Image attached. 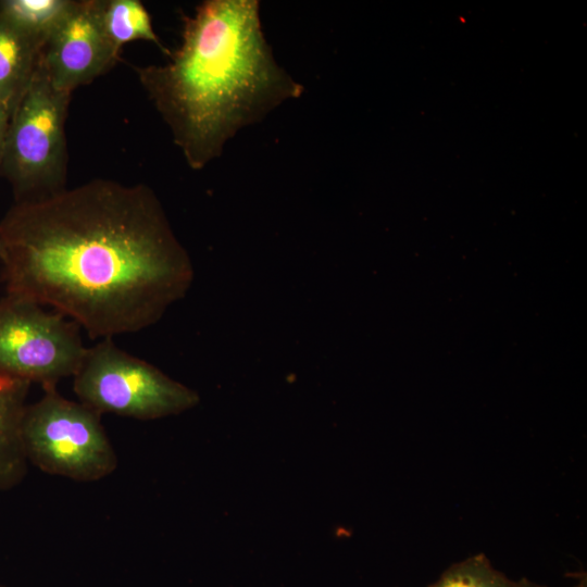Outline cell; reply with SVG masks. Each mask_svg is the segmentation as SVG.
Returning a JSON list of instances; mask_svg holds the SVG:
<instances>
[{"label": "cell", "mask_w": 587, "mask_h": 587, "mask_svg": "<svg viewBox=\"0 0 587 587\" xmlns=\"http://www.w3.org/2000/svg\"><path fill=\"white\" fill-rule=\"evenodd\" d=\"M72 0H1L0 17L27 36L46 43L73 5Z\"/></svg>", "instance_id": "cell-11"}, {"label": "cell", "mask_w": 587, "mask_h": 587, "mask_svg": "<svg viewBox=\"0 0 587 587\" xmlns=\"http://www.w3.org/2000/svg\"><path fill=\"white\" fill-rule=\"evenodd\" d=\"M30 383L0 374V492L20 485L28 460L22 439V421Z\"/></svg>", "instance_id": "cell-8"}, {"label": "cell", "mask_w": 587, "mask_h": 587, "mask_svg": "<svg viewBox=\"0 0 587 587\" xmlns=\"http://www.w3.org/2000/svg\"><path fill=\"white\" fill-rule=\"evenodd\" d=\"M135 71L193 170L220 157L240 129L303 92L273 55L258 0L203 1L184 18L170 61Z\"/></svg>", "instance_id": "cell-2"}, {"label": "cell", "mask_w": 587, "mask_h": 587, "mask_svg": "<svg viewBox=\"0 0 587 587\" xmlns=\"http://www.w3.org/2000/svg\"><path fill=\"white\" fill-rule=\"evenodd\" d=\"M43 43L0 17V102L15 107L39 62Z\"/></svg>", "instance_id": "cell-9"}, {"label": "cell", "mask_w": 587, "mask_h": 587, "mask_svg": "<svg viewBox=\"0 0 587 587\" xmlns=\"http://www.w3.org/2000/svg\"><path fill=\"white\" fill-rule=\"evenodd\" d=\"M4 259H5V249L2 241L0 240V261L3 262Z\"/></svg>", "instance_id": "cell-15"}, {"label": "cell", "mask_w": 587, "mask_h": 587, "mask_svg": "<svg viewBox=\"0 0 587 587\" xmlns=\"http://www.w3.org/2000/svg\"><path fill=\"white\" fill-rule=\"evenodd\" d=\"M100 20L109 42L118 52L125 43L146 40L155 43L162 52L171 53L154 33L148 11L138 0L101 1Z\"/></svg>", "instance_id": "cell-10"}, {"label": "cell", "mask_w": 587, "mask_h": 587, "mask_svg": "<svg viewBox=\"0 0 587 587\" xmlns=\"http://www.w3.org/2000/svg\"><path fill=\"white\" fill-rule=\"evenodd\" d=\"M514 582L497 571L483 553L450 565L428 587H513Z\"/></svg>", "instance_id": "cell-12"}, {"label": "cell", "mask_w": 587, "mask_h": 587, "mask_svg": "<svg viewBox=\"0 0 587 587\" xmlns=\"http://www.w3.org/2000/svg\"><path fill=\"white\" fill-rule=\"evenodd\" d=\"M72 92L53 87L39 62L11 114L0 175L14 201L47 198L66 188L65 122Z\"/></svg>", "instance_id": "cell-3"}, {"label": "cell", "mask_w": 587, "mask_h": 587, "mask_svg": "<svg viewBox=\"0 0 587 587\" xmlns=\"http://www.w3.org/2000/svg\"><path fill=\"white\" fill-rule=\"evenodd\" d=\"M0 587H5V586H3V585L0 584Z\"/></svg>", "instance_id": "cell-16"}, {"label": "cell", "mask_w": 587, "mask_h": 587, "mask_svg": "<svg viewBox=\"0 0 587 587\" xmlns=\"http://www.w3.org/2000/svg\"><path fill=\"white\" fill-rule=\"evenodd\" d=\"M8 296L49 307L90 338L152 326L193 279L153 190L95 178L18 201L0 220Z\"/></svg>", "instance_id": "cell-1"}, {"label": "cell", "mask_w": 587, "mask_h": 587, "mask_svg": "<svg viewBox=\"0 0 587 587\" xmlns=\"http://www.w3.org/2000/svg\"><path fill=\"white\" fill-rule=\"evenodd\" d=\"M73 390L78 401L100 414L141 421L179 414L200 400L195 390L124 351L113 338L87 347L73 375Z\"/></svg>", "instance_id": "cell-4"}, {"label": "cell", "mask_w": 587, "mask_h": 587, "mask_svg": "<svg viewBox=\"0 0 587 587\" xmlns=\"http://www.w3.org/2000/svg\"><path fill=\"white\" fill-rule=\"evenodd\" d=\"M101 1H74L47 39L40 62L53 87L73 92L108 72L120 52L109 42L100 20Z\"/></svg>", "instance_id": "cell-7"}, {"label": "cell", "mask_w": 587, "mask_h": 587, "mask_svg": "<svg viewBox=\"0 0 587 587\" xmlns=\"http://www.w3.org/2000/svg\"><path fill=\"white\" fill-rule=\"evenodd\" d=\"M14 107L0 102V162L3 150V143L5 138L7 128Z\"/></svg>", "instance_id": "cell-13"}, {"label": "cell", "mask_w": 587, "mask_h": 587, "mask_svg": "<svg viewBox=\"0 0 587 587\" xmlns=\"http://www.w3.org/2000/svg\"><path fill=\"white\" fill-rule=\"evenodd\" d=\"M22 439L28 463L47 474L96 482L117 466L101 414L64 398L57 388L45 389L38 401L27 404Z\"/></svg>", "instance_id": "cell-5"}, {"label": "cell", "mask_w": 587, "mask_h": 587, "mask_svg": "<svg viewBox=\"0 0 587 587\" xmlns=\"http://www.w3.org/2000/svg\"><path fill=\"white\" fill-rule=\"evenodd\" d=\"M86 349L79 325L63 314L13 296L0 299V374L57 388L73 377Z\"/></svg>", "instance_id": "cell-6"}, {"label": "cell", "mask_w": 587, "mask_h": 587, "mask_svg": "<svg viewBox=\"0 0 587 587\" xmlns=\"http://www.w3.org/2000/svg\"><path fill=\"white\" fill-rule=\"evenodd\" d=\"M513 587H545V586H541V585H538V584H535L526 578H523V579H520L517 582H514V585ZM574 587H587V584H586V578L584 576V578H582L579 580V583L577 585H575Z\"/></svg>", "instance_id": "cell-14"}]
</instances>
